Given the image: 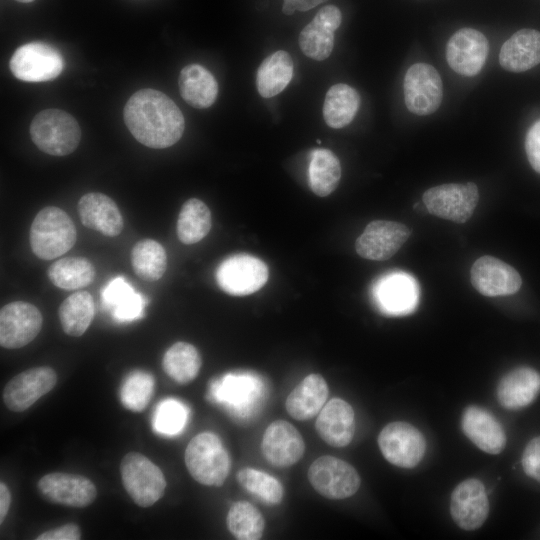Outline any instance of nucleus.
<instances>
[{"label":"nucleus","instance_id":"6e6552de","mask_svg":"<svg viewBox=\"0 0 540 540\" xmlns=\"http://www.w3.org/2000/svg\"><path fill=\"white\" fill-rule=\"evenodd\" d=\"M64 67L61 53L45 42H30L17 48L10 59V70L19 80L44 82L55 79Z\"/></svg>","mask_w":540,"mask_h":540},{"label":"nucleus","instance_id":"2eb2a0df","mask_svg":"<svg viewBox=\"0 0 540 540\" xmlns=\"http://www.w3.org/2000/svg\"><path fill=\"white\" fill-rule=\"evenodd\" d=\"M56 383L57 374L51 367L40 366L25 370L5 385L4 403L13 412L25 411L50 392Z\"/></svg>","mask_w":540,"mask_h":540},{"label":"nucleus","instance_id":"7ed1b4c3","mask_svg":"<svg viewBox=\"0 0 540 540\" xmlns=\"http://www.w3.org/2000/svg\"><path fill=\"white\" fill-rule=\"evenodd\" d=\"M190 475L202 485H223L231 469V459L220 438L211 432L194 436L185 450Z\"/></svg>","mask_w":540,"mask_h":540},{"label":"nucleus","instance_id":"ea45409f","mask_svg":"<svg viewBox=\"0 0 540 540\" xmlns=\"http://www.w3.org/2000/svg\"><path fill=\"white\" fill-rule=\"evenodd\" d=\"M154 391L153 376L142 370L131 372L123 381L121 401L126 409L141 412L148 405Z\"/></svg>","mask_w":540,"mask_h":540},{"label":"nucleus","instance_id":"c9c22d12","mask_svg":"<svg viewBox=\"0 0 540 540\" xmlns=\"http://www.w3.org/2000/svg\"><path fill=\"white\" fill-rule=\"evenodd\" d=\"M131 264L136 275L142 280H159L167 267V256L163 246L153 240L137 242L131 251Z\"/></svg>","mask_w":540,"mask_h":540},{"label":"nucleus","instance_id":"393cba45","mask_svg":"<svg viewBox=\"0 0 540 540\" xmlns=\"http://www.w3.org/2000/svg\"><path fill=\"white\" fill-rule=\"evenodd\" d=\"M501 67L509 72L520 73L540 63V32L524 28L515 32L501 47Z\"/></svg>","mask_w":540,"mask_h":540},{"label":"nucleus","instance_id":"9b49d317","mask_svg":"<svg viewBox=\"0 0 540 540\" xmlns=\"http://www.w3.org/2000/svg\"><path fill=\"white\" fill-rule=\"evenodd\" d=\"M407 109L416 115L434 113L443 97L442 80L437 70L427 63H415L406 72L403 83Z\"/></svg>","mask_w":540,"mask_h":540},{"label":"nucleus","instance_id":"f257e3e1","mask_svg":"<svg viewBox=\"0 0 540 540\" xmlns=\"http://www.w3.org/2000/svg\"><path fill=\"white\" fill-rule=\"evenodd\" d=\"M123 114L134 138L150 148L170 147L184 132L182 112L171 98L158 90L135 92L125 104Z\"/></svg>","mask_w":540,"mask_h":540},{"label":"nucleus","instance_id":"ddd939ff","mask_svg":"<svg viewBox=\"0 0 540 540\" xmlns=\"http://www.w3.org/2000/svg\"><path fill=\"white\" fill-rule=\"evenodd\" d=\"M37 488L48 502L67 507H87L97 497L95 484L89 478L78 474H46L38 481Z\"/></svg>","mask_w":540,"mask_h":540},{"label":"nucleus","instance_id":"49530a36","mask_svg":"<svg viewBox=\"0 0 540 540\" xmlns=\"http://www.w3.org/2000/svg\"><path fill=\"white\" fill-rule=\"evenodd\" d=\"M326 1L328 0H284L282 12L286 15H291L295 11L304 12L313 9L317 5Z\"/></svg>","mask_w":540,"mask_h":540},{"label":"nucleus","instance_id":"f704fd0d","mask_svg":"<svg viewBox=\"0 0 540 540\" xmlns=\"http://www.w3.org/2000/svg\"><path fill=\"white\" fill-rule=\"evenodd\" d=\"M211 226V212L203 201L191 198L183 204L177 220V235L182 243L199 242L209 233Z\"/></svg>","mask_w":540,"mask_h":540},{"label":"nucleus","instance_id":"2f4dec72","mask_svg":"<svg viewBox=\"0 0 540 540\" xmlns=\"http://www.w3.org/2000/svg\"><path fill=\"white\" fill-rule=\"evenodd\" d=\"M94 301L87 291H78L68 296L58 310L63 331L70 336L83 335L94 317Z\"/></svg>","mask_w":540,"mask_h":540},{"label":"nucleus","instance_id":"473e14b6","mask_svg":"<svg viewBox=\"0 0 540 540\" xmlns=\"http://www.w3.org/2000/svg\"><path fill=\"white\" fill-rule=\"evenodd\" d=\"M202 359L195 346L187 342H176L165 352L162 367L175 382L187 384L194 380L201 368Z\"/></svg>","mask_w":540,"mask_h":540},{"label":"nucleus","instance_id":"58836bf2","mask_svg":"<svg viewBox=\"0 0 540 540\" xmlns=\"http://www.w3.org/2000/svg\"><path fill=\"white\" fill-rule=\"evenodd\" d=\"M334 32L333 29L313 18L299 35L301 51L313 60H325L334 48Z\"/></svg>","mask_w":540,"mask_h":540},{"label":"nucleus","instance_id":"4be33fe9","mask_svg":"<svg viewBox=\"0 0 540 540\" xmlns=\"http://www.w3.org/2000/svg\"><path fill=\"white\" fill-rule=\"evenodd\" d=\"M315 428L322 440L330 446L345 447L355 433L354 410L345 400L333 398L318 413Z\"/></svg>","mask_w":540,"mask_h":540},{"label":"nucleus","instance_id":"aec40b11","mask_svg":"<svg viewBox=\"0 0 540 540\" xmlns=\"http://www.w3.org/2000/svg\"><path fill=\"white\" fill-rule=\"evenodd\" d=\"M266 460L275 467H289L304 454L305 443L300 432L285 420H276L266 428L261 444Z\"/></svg>","mask_w":540,"mask_h":540},{"label":"nucleus","instance_id":"72a5a7b5","mask_svg":"<svg viewBox=\"0 0 540 540\" xmlns=\"http://www.w3.org/2000/svg\"><path fill=\"white\" fill-rule=\"evenodd\" d=\"M47 274L56 287L65 290H76L92 283L95 268L84 257H65L52 263Z\"/></svg>","mask_w":540,"mask_h":540},{"label":"nucleus","instance_id":"9d476101","mask_svg":"<svg viewBox=\"0 0 540 540\" xmlns=\"http://www.w3.org/2000/svg\"><path fill=\"white\" fill-rule=\"evenodd\" d=\"M268 275V268L261 259L248 254H237L226 258L218 266L216 281L224 292L245 296L261 289Z\"/></svg>","mask_w":540,"mask_h":540},{"label":"nucleus","instance_id":"412c9836","mask_svg":"<svg viewBox=\"0 0 540 540\" xmlns=\"http://www.w3.org/2000/svg\"><path fill=\"white\" fill-rule=\"evenodd\" d=\"M461 426L466 437L486 453L499 454L506 445L502 425L482 407L468 406L462 414Z\"/></svg>","mask_w":540,"mask_h":540},{"label":"nucleus","instance_id":"423d86ee","mask_svg":"<svg viewBox=\"0 0 540 540\" xmlns=\"http://www.w3.org/2000/svg\"><path fill=\"white\" fill-rule=\"evenodd\" d=\"M478 200V187L472 182L442 184L423 194L429 213L456 223H464L472 216Z\"/></svg>","mask_w":540,"mask_h":540},{"label":"nucleus","instance_id":"79ce46f5","mask_svg":"<svg viewBox=\"0 0 540 540\" xmlns=\"http://www.w3.org/2000/svg\"><path fill=\"white\" fill-rule=\"evenodd\" d=\"M188 418L186 406L175 399H166L160 402L153 417L154 430L163 435L179 433Z\"/></svg>","mask_w":540,"mask_h":540},{"label":"nucleus","instance_id":"4c0bfd02","mask_svg":"<svg viewBox=\"0 0 540 540\" xmlns=\"http://www.w3.org/2000/svg\"><path fill=\"white\" fill-rule=\"evenodd\" d=\"M238 483L266 504H279L284 495L282 484L275 477L253 468H243L237 474Z\"/></svg>","mask_w":540,"mask_h":540},{"label":"nucleus","instance_id":"b1692460","mask_svg":"<svg viewBox=\"0 0 540 540\" xmlns=\"http://www.w3.org/2000/svg\"><path fill=\"white\" fill-rule=\"evenodd\" d=\"M81 222L89 229L105 236L115 237L123 229V217L116 203L107 195L91 192L78 202Z\"/></svg>","mask_w":540,"mask_h":540},{"label":"nucleus","instance_id":"e433bc0d","mask_svg":"<svg viewBox=\"0 0 540 540\" xmlns=\"http://www.w3.org/2000/svg\"><path fill=\"white\" fill-rule=\"evenodd\" d=\"M226 523L230 533L239 540H258L265 528L262 513L247 501H238L230 507Z\"/></svg>","mask_w":540,"mask_h":540},{"label":"nucleus","instance_id":"f03ea898","mask_svg":"<svg viewBox=\"0 0 540 540\" xmlns=\"http://www.w3.org/2000/svg\"><path fill=\"white\" fill-rule=\"evenodd\" d=\"M76 227L69 215L55 206L41 209L29 232L33 253L44 260H52L68 252L76 243Z\"/></svg>","mask_w":540,"mask_h":540},{"label":"nucleus","instance_id":"20e7f679","mask_svg":"<svg viewBox=\"0 0 540 540\" xmlns=\"http://www.w3.org/2000/svg\"><path fill=\"white\" fill-rule=\"evenodd\" d=\"M33 143L44 153L65 156L78 146L81 130L72 115L60 109L40 111L30 125Z\"/></svg>","mask_w":540,"mask_h":540},{"label":"nucleus","instance_id":"c756f323","mask_svg":"<svg viewBox=\"0 0 540 540\" xmlns=\"http://www.w3.org/2000/svg\"><path fill=\"white\" fill-rule=\"evenodd\" d=\"M102 297L118 321H132L143 315L144 297L136 292L123 277L111 280L104 289Z\"/></svg>","mask_w":540,"mask_h":540},{"label":"nucleus","instance_id":"f3484780","mask_svg":"<svg viewBox=\"0 0 540 540\" xmlns=\"http://www.w3.org/2000/svg\"><path fill=\"white\" fill-rule=\"evenodd\" d=\"M379 308L389 315L413 312L419 301V285L408 273L397 271L382 276L373 289Z\"/></svg>","mask_w":540,"mask_h":540},{"label":"nucleus","instance_id":"09e8293b","mask_svg":"<svg viewBox=\"0 0 540 540\" xmlns=\"http://www.w3.org/2000/svg\"><path fill=\"white\" fill-rule=\"evenodd\" d=\"M15 1H18L20 3H30V2H33L34 0H15Z\"/></svg>","mask_w":540,"mask_h":540},{"label":"nucleus","instance_id":"7c9ffc66","mask_svg":"<svg viewBox=\"0 0 540 540\" xmlns=\"http://www.w3.org/2000/svg\"><path fill=\"white\" fill-rule=\"evenodd\" d=\"M341 165L337 156L329 149H314L308 167L309 186L314 194L325 197L339 184Z\"/></svg>","mask_w":540,"mask_h":540},{"label":"nucleus","instance_id":"de8ad7c7","mask_svg":"<svg viewBox=\"0 0 540 540\" xmlns=\"http://www.w3.org/2000/svg\"><path fill=\"white\" fill-rule=\"evenodd\" d=\"M11 504V494L4 482H0V524L3 523Z\"/></svg>","mask_w":540,"mask_h":540},{"label":"nucleus","instance_id":"dca6fc26","mask_svg":"<svg viewBox=\"0 0 540 540\" xmlns=\"http://www.w3.org/2000/svg\"><path fill=\"white\" fill-rule=\"evenodd\" d=\"M488 50V40L483 33L473 28H461L447 43L446 60L457 74L471 77L483 68Z\"/></svg>","mask_w":540,"mask_h":540},{"label":"nucleus","instance_id":"bb28decb","mask_svg":"<svg viewBox=\"0 0 540 540\" xmlns=\"http://www.w3.org/2000/svg\"><path fill=\"white\" fill-rule=\"evenodd\" d=\"M182 98L192 107H210L218 95V84L212 73L199 64L185 66L178 79Z\"/></svg>","mask_w":540,"mask_h":540},{"label":"nucleus","instance_id":"c03bdc74","mask_svg":"<svg viewBox=\"0 0 540 540\" xmlns=\"http://www.w3.org/2000/svg\"><path fill=\"white\" fill-rule=\"evenodd\" d=\"M525 151L532 168L540 173V120L535 122L526 134Z\"/></svg>","mask_w":540,"mask_h":540},{"label":"nucleus","instance_id":"39448f33","mask_svg":"<svg viewBox=\"0 0 540 540\" xmlns=\"http://www.w3.org/2000/svg\"><path fill=\"white\" fill-rule=\"evenodd\" d=\"M120 474L124 489L140 507L152 506L165 492L162 470L139 452H129L122 458Z\"/></svg>","mask_w":540,"mask_h":540},{"label":"nucleus","instance_id":"f8f14e48","mask_svg":"<svg viewBox=\"0 0 540 540\" xmlns=\"http://www.w3.org/2000/svg\"><path fill=\"white\" fill-rule=\"evenodd\" d=\"M43 317L31 303L14 301L0 310V345L18 349L29 344L39 334Z\"/></svg>","mask_w":540,"mask_h":540},{"label":"nucleus","instance_id":"1a4fd4ad","mask_svg":"<svg viewBox=\"0 0 540 540\" xmlns=\"http://www.w3.org/2000/svg\"><path fill=\"white\" fill-rule=\"evenodd\" d=\"M379 449L384 458L401 468H414L423 459L426 441L422 433L407 422L387 424L378 435Z\"/></svg>","mask_w":540,"mask_h":540},{"label":"nucleus","instance_id":"a18cd8bd","mask_svg":"<svg viewBox=\"0 0 540 540\" xmlns=\"http://www.w3.org/2000/svg\"><path fill=\"white\" fill-rule=\"evenodd\" d=\"M81 531L74 523L64 524L55 529L45 531L36 537L37 540H79Z\"/></svg>","mask_w":540,"mask_h":540},{"label":"nucleus","instance_id":"a878e982","mask_svg":"<svg viewBox=\"0 0 540 540\" xmlns=\"http://www.w3.org/2000/svg\"><path fill=\"white\" fill-rule=\"evenodd\" d=\"M328 392L327 382L320 374H309L288 395L286 410L296 420L311 419L326 404Z\"/></svg>","mask_w":540,"mask_h":540},{"label":"nucleus","instance_id":"4468645a","mask_svg":"<svg viewBox=\"0 0 540 540\" xmlns=\"http://www.w3.org/2000/svg\"><path fill=\"white\" fill-rule=\"evenodd\" d=\"M410 234V228L402 223L375 220L370 222L357 238L355 249L362 258L385 261L401 248Z\"/></svg>","mask_w":540,"mask_h":540},{"label":"nucleus","instance_id":"5701e85b","mask_svg":"<svg viewBox=\"0 0 540 540\" xmlns=\"http://www.w3.org/2000/svg\"><path fill=\"white\" fill-rule=\"evenodd\" d=\"M539 393L540 373L527 366L507 372L496 388L498 402L509 410H518L530 405Z\"/></svg>","mask_w":540,"mask_h":540},{"label":"nucleus","instance_id":"a211bd4d","mask_svg":"<svg viewBox=\"0 0 540 540\" xmlns=\"http://www.w3.org/2000/svg\"><path fill=\"white\" fill-rule=\"evenodd\" d=\"M489 500L484 484L475 478L460 482L450 499V514L463 530L480 528L487 519Z\"/></svg>","mask_w":540,"mask_h":540},{"label":"nucleus","instance_id":"a19ab883","mask_svg":"<svg viewBox=\"0 0 540 540\" xmlns=\"http://www.w3.org/2000/svg\"><path fill=\"white\" fill-rule=\"evenodd\" d=\"M257 389V382L245 375H227L222 381L212 386L211 394L219 401H227L243 406L249 402Z\"/></svg>","mask_w":540,"mask_h":540},{"label":"nucleus","instance_id":"c85d7f7f","mask_svg":"<svg viewBox=\"0 0 540 540\" xmlns=\"http://www.w3.org/2000/svg\"><path fill=\"white\" fill-rule=\"evenodd\" d=\"M360 106V95L356 89L338 83L329 88L323 104V117L326 124L340 129L354 119Z\"/></svg>","mask_w":540,"mask_h":540},{"label":"nucleus","instance_id":"cd10ccee","mask_svg":"<svg viewBox=\"0 0 540 540\" xmlns=\"http://www.w3.org/2000/svg\"><path fill=\"white\" fill-rule=\"evenodd\" d=\"M294 64L289 53L279 50L268 56L259 66L256 74L258 93L264 98L281 93L290 83Z\"/></svg>","mask_w":540,"mask_h":540},{"label":"nucleus","instance_id":"0eeeda50","mask_svg":"<svg viewBox=\"0 0 540 540\" xmlns=\"http://www.w3.org/2000/svg\"><path fill=\"white\" fill-rule=\"evenodd\" d=\"M308 479L312 487L328 499H345L360 487V476L348 462L325 455L315 459L309 467Z\"/></svg>","mask_w":540,"mask_h":540},{"label":"nucleus","instance_id":"6ab92c4d","mask_svg":"<svg viewBox=\"0 0 540 540\" xmlns=\"http://www.w3.org/2000/svg\"><path fill=\"white\" fill-rule=\"evenodd\" d=\"M470 276L473 287L487 297L512 295L522 284L515 268L492 256L478 258L471 267Z\"/></svg>","mask_w":540,"mask_h":540},{"label":"nucleus","instance_id":"37998d69","mask_svg":"<svg viewBox=\"0 0 540 540\" xmlns=\"http://www.w3.org/2000/svg\"><path fill=\"white\" fill-rule=\"evenodd\" d=\"M525 474L540 483V436L526 445L521 459Z\"/></svg>","mask_w":540,"mask_h":540}]
</instances>
